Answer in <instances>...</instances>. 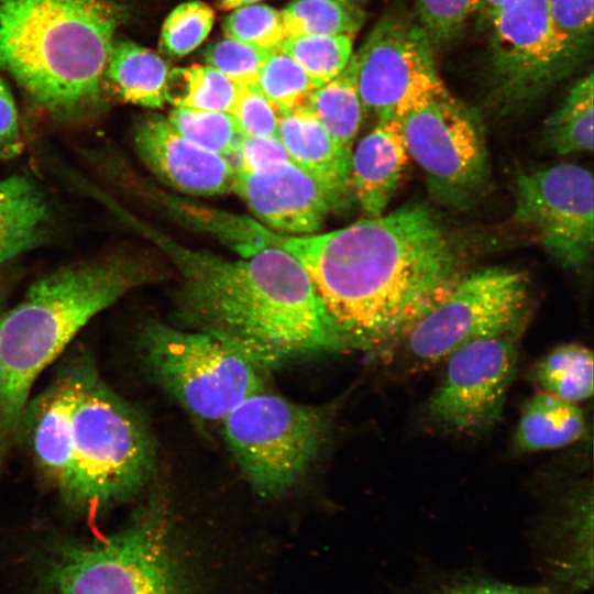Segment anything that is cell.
Returning a JSON list of instances; mask_svg holds the SVG:
<instances>
[{"mask_svg":"<svg viewBox=\"0 0 594 594\" xmlns=\"http://www.w3.org/2000/svg\"><path fill=\"white\" fill-rule=\"evenodd\" d=\"M263 240L299 261L345 348L364 352L400 343L465 274L461 246L425 202L322 233L265 229Z\"/></svg>","mask_w":594,"mask_h":594,"instance_id":"6da1fadb","label":"cell"},{"mask_svg":"<svg viewBox=\"0 0 594 594\" xmlns=\"http://www.w3.org/2000/svg\"><path fill=\"white\" fill-rule=\"evenodd\" d=\"M155 240L179 275L175 304L186 329L230 343L266 371L346 349L307 272L280 246L254 240L230 258Z\"/></svg>","mask_w":594,"mask_h":594,"instance_id":"7a4b0ae2","label":"cell"},{"mask_svg":"<svg viewBox=\"0 0 594 594\" xmlns=\"http://www.w3.org/2000/svg\"><path fill=\"white\" fill-rule=\"evenodd\" d=\"M123 18L114 0H0V69L52 114H84Z\"/></svg>","mask_w":594,"mask_h":594,"instance_id":"3957f363","label":"cell"},{"mask_svg":"<svg viewBox=\"0 0 594 594\" xmlns=\"http://www.w3.org/2000/svg\"><path fill=\"white\" fill-rule=\"evenodd\" d=\"M133 288L114 255L61 267L35 280L0 320V471L18 441L22 413L40 375L99 312Z\"/></svg>","mask_w":594,"mask_h":594,"instance_id":"277c9868","label":"cell"},{"mask_svg":"<svg viewBox=\"0 0 594 594\" xmlns=\"http://www.w3.org/2000/svg\"><path fill=\"white\" fill-rule=\"evenodd\" d=\"M155 464L152 431L139 409L112 389L89 355H78L73 408V486L66 503L98 514L139 495Z\"/></svg>","mask_w":594,"mask_h":594,"instance_id":"5b68a950","label":"cell"},{"mask_svg":"<svg viewBox=\"0 0 594 594\" xmlns=\"http://www.w3.org/2000/svg\"><path fill=\"white\" fill-rule=\"evenodd\" d=\"M169 512L158 497L118 530L67 542L46 571L47 594H188Z\"/></svg>","mask_w":594,"mask_h":594,"instance_id":"8992f818","label":"cell"},{"mask_svg":"<svg viewBox=\"0 0 594 594\" xmlns=\"http://www.w3.org/2000/svg\"><path fill=\"white\" fill-rule=\"evenodd\" d=\"M141 359L152 378L193 417L222 422L265 387L266 370L230 343L206 332L147 323Z\"/></svg>","mask_w":594,"mask_h":594,"instance_id":"52a82bcc","label":"cell"},{"mask_svg":"<svg viewBox=\"0 0 594 594\" xmlns=\"http://www.w3.org/2000/svg\"><path fill=\"white\" fill-rule=\"evenodd\" d=\"M243 475L261 496L290 490L318 457L330 409L295 403L266 388L240 403L221 422Z\"/></svg>","mask_w":594,"mask_h":594,"instance_id":"ba28073f","label":"cell"},{"mask_svg":"<svg viewBox=\"0 0 594 594\" xmlns=\"http://www.w3.org/2000/svg\"><path fill=\"white\" fill-rule=\"evenodd\" d=\"M528 305L524 274L499 266L465 273L400 343L407 360L426 369L471 341L520 332Z\"/></svg>","mask_w":594,"mask_h":594,"instance_id":"9c48e42d","label":"cell"},{"mask_svg":"<svg viewBox=\"0 0 594 594\" xmlns=\"http://www.w3.org/2000/svg\"><path fill=\"white\" fill-rule=\"evenodd\" d=\"M490 25L488 102L498 114L538 100L584 56L556 29L547 0H519Z\"/></svg>","mask_w":594,"mask_h":594,"instance_id":"30bf717a","label":"cell"},{"mask_svg":"<svg viewBox=\"0 0 594 594\" xmlns=\"http://www.w3.org/2000/svg\"><path fill=\"white\" fill-rule=\"evenodd\" d=\"M403 130L409 156L437 202L466 210L487 194L491 166L484 130L448 91L407 114Z\"/></svg>","mask_w":594,"mask_h":594,"instance_id":"8fae6325","label":"cell"},{"mask_svg":"<svg viewBox=\"0 0 594 594\" xmlns=\"http://www.w3.org/2000/svg\"><path fill=\"white\" fill-rule=\"evenodd\" d=\"M432 48L419 23L405 12L382 16L350 58L364 108L378 118L403 120L446 94Z\"/></svg>","mask_w":594,"mask_h":594,"instance_id":"7c38bea8","label":"cell"},{"mask_svg":"<svg viewBox=\"0 0 594 594\" xmlns=\"http://www.w3.org/2000/svg\"><path fill=\"white\" fill-rule=\"evenodd\" d=\"M592 173L562 163L516 177L513 220L529 229L564 270L592 261L594 244Z\"/></svg>","mask_w":594,"mask_h":594,"instance_id":"4fadbf2b","label":"cell"},{"mask_svg":"<svg viewBox=\"0 0 594 594\" xmlns=\"http://www.w3.org/2000/svg\"><path fill=\"white\" fill-rule=\"evenodd\" d=\"M519 333L471 341L449 354L443 378L426 406L428 419L460 435L495 426L516 373Z\"/></svg>","mask_w":594,"mask_h":594,"instance_id":"5bb4252c","label":"cell"},{"mask_svg":"<svg viewBox=\"0 0 594 594\" xmlns=\"http://www.w3.org/2000/svg\"><path fill=\"white\" fill-rule=\"evenodd\" d=\"M232 191L256 221L284 235L319 232L343 206L316 177L288 161L257 170H235Z\"/></svg>","mask_w":594,"mask_h":594,"instance_id":"9a60e30c","label":"cell"},{"mask_svg":"<svg viewBox=\"0 0 594 594\" xmlns=\"http://www.w3.org/2000/svg\"><path fill=\"white\" fill-rule=\"evenodd\" d=\"M78 355L65 363L47 386L30 397L18 440H24L46 482L66 504L73 486V408Z\"/></svg>","mask_w":594,"mask_h":594,"instance_id":"2e32d148","label":"cell"},{"mask_svg":"<svg viewBox=\"0 0 594 594\" xmlns=\"http://www.w3.org/2000/svg\"><path fill=\"white\" fill-rule=\"evenodd\" d=\"M133 142L145 166L177 191L201 197L232 191V164L183 136L167 118L151 116L141 120Z\"/></svg>","mask_w":594,"mask_h":594,"instance_id":"e0dca14e","label":"cell"},{"mask_svg":"<svg viewBox=\"0 0 594 594\" xmlns=\"http://www.w3.org/2000/svg\"><path fill=\"white\" fill-rule=\"evenodd\" d=\"M409 160L403 120L393 117L378 118L372 131L352 150V194L366 218L384 213Z\"/></svg>","mask_w":594,"mask_h":594,"instance_id":"ac0fdd59","label":"cell"},{"mask_svg":"<svg viewBox=\"0 0 594 594\" xmlns=\"http://www.w3.org/2000/svg\"><path fill=\"white\" fill-rule=\"evenodd\" d=\"M278 138L292 162L320 180L343 207L351 201V155L306 106L279 113Z\"/></svg>","mask_w":594,"mask_h":594,"instance_id":"d6986e66","label":"cell"},{"mask_svg":"<svg viewBox=\"0 0 594 594\" xmlns=\"http://www.w3.org/2000/svg\"><path fill=\"white\" fill-rule=\"evenodd\" d=\"M52 212L45 194L30 177L0 179V266L37 246L48 232Z\"/></svg>","mask_w":594,"mask_h":594,"instance_id":"ffe728a7","label":"cell"},{"mask_svg":"<svg viewBox=\"0 0 594 594\" xmlns=\"http://www.w3.org/2000/svg\"><path fill=\"white\" fill-rule=\"evenodd\" d=\"M169 69L154 52L128 40L114 38L103 74V82L123 100L147 108L168 102Z\"/></svg>","mask_w":594,"mask_h":594,"instance_id":"44dd1931","label":"cell"},{"mask_svg":"<svg viewBox=\"0 0 594 594\" xmlns=\"http://www.w3.org/2000/svg\"><path fill=\"white\" fill-rule=\"evenodd\" d=\"M585 432V417L575 403L540 392L522 407L514 449L519 453L559 449L579 441Z\"/></svg>","mask_w":594,"mask_h":594,"instance_id":"7402d4cb","label":"cell"},{"mask_svg":"<svg viewBox=\"0 0 594 594\" xmlns=\"http://www.w3.org/2000/svg\"><path fill=\"white\" fill-rule=\"evenodd\" d=\"M593 74L579 78L546 120L542 141L557 155L593 150Z\"/></svg>","mask_w":594,"mask_h":594,"instance_id":"603a6c76","label":"cell"},{"mask_svg":"<svg viewBox=\"0 0 594 594\" xmlns=\"http://www.w3.org/2000/svg\"><path fill=\"white\" fill-rule=\"evenodd\" d=\"M305 106L320 120L340 148L351 155L365 108L350 61L338 76L317 87Z\"/></svg>","mask_w":594,"mask_h":594,"instance_id":"cb8c5ba5","label":"cell"},{"mask_svg":"<svg viewBox=\"0 0 594 594\" xmlns=\"http://www.w3.org/2000/svg\"><path fill=\"white\" fill-rule=\"evenodd\" d=\"M593 353L579 343L561 344L546 354L534 367L532 378L542 389L575 403L593 394Z\"/></svg>","mask_w":594,"mask_h":594,"instance_id":"d4e9b609","label":"cell"},{"mask_svg":"<svg viewBox=\"0 0 594 594\" xmlns=\"http://www.w3.org/2000/svg\"><path fill=\"white\" fill-rule=\"evenodd\" d=\"M239 85L210 65L169 70L167 99L174 107L231 113Z\"/></svg>","mask_w":594,"mask_h":594,"instance_id":"484cf974","label":"cell"},{"mask_svg":"<svg viewBox=\"0 0 594 594\" xmlns=\"http://www.w3.org/2000/svg\"><path fill=\"white\" fill-rule=\"evenodd\" d=\"M286 37L350 35L359 31L363 13L346 0H296L280 11Z\"/></svg>","mask_w":594,"mask_h":594,"instance_id":"4316f807","label":"cell"},{"mask_svg":"<svg viewBox=\"0 0 594 594\" xmlns=\"http://www.w3.org/2000/svg\"><path fill=\"white\" fill-rule=\"evenodd\" d=\"M166 118L183 136L230 163L244 138L229 112L174 107Z\"/></svg>","mask_w":594,"mask_h":594,"instance_id":"83f0119b","label":"cell"},{"mask_svg":"<svg viewBox=\"0 0 594 594\" xmlns=\"http://www.w3.org/2000/svg\"><path fill=\"white\" fill-rule=\"evenodd\" d=\"M278 48L322 85L345 68L353 41L350 35H301L284 38Z\"/></svg>","mask_w":594,"mask_h":594,"instance_id":"f1b7e54d","label":"cell"},{"mask_svg":"<svg viewBox=\"0 0 594 594\" xmlns=\"http://www.w3.org/2000/svg\"><path fill=\"white\" fill-rule=\"evenodd\" d=\"M255 86L282 112L305 106L320 85L276 47L268 53Z\"/></svg>","mask_w":594,"mask_h":594,"instance_id":"f546056e","label":"cell"},{"mask_svg":"<svg viewBox=\"0 0 594 594\" xmlns=\"http://www.w3.org/2000/svg\"><path fill=\"white\" fill-rule=\"evenodd\" d=\"M213 21V10L204 2L189 1L177 6L163 23L161 48L177 58L189 54L207 38Z\"/></svg>","mask_w":594,"mask_h":594,"instance_id":"4dcf8cb0","label":"cell"},{"mask_svg":"<svg viewBox=\"0 0 594 594\" xmlns=\"http://www.w3.org/2000/svg\"><path fill=\"white\" fill-rule=\"evenodd\" d=\"M482 0H415L417 22L432 47H443L460 35Z\"/></svg>","mask_w":594,"mask_h":594,"instance_id":"1f68e13d","label":"cell"},{"mask_svg":"<svg viewBox=\"0 0 594 594\" xmlns=\"http://www.w3.org/2000/svg\"><path fill=\"white\" fill-rule=\"evenodd\" d=\"M226 37L261 48H276L285 38L280 12L265 4L237 8L223 22Z\"/></svg>","mask_w":594,"mask_h":594,"instance_id":"d6a6232c","label":"cell"},{"mask_svg":"<svg viewBox=\"0 0 594 594\" xmlns=\"http://www.w3.org/2000/svg\"><path fill=\"white\" fill-rule=\"evenodd\" d=\"M271 50L226 37L209 45L204 56L210 66L239 86H255L260 70Z\"/></svg>","mask_w":594,"mask_h":594,"instance_id":"836d02e7","label":"cell"},{"mask_svg":"<svg viewBox=\"0 0 594 594\" xmlns=\"http://www.w3.org/2000/svg\"><path fill=\"white\" fill-rule=\"evenodd\" d=\"M279 113L256 86L239 87L231 114L244 136H278Z\"/></svg>","mask_w":594,"mask_h":594,"instance_id":"e575fe53","label":"cell"},{"mask_svg":"<svg viewBox=\"0 0 594 594\" xmlns=\"http://www.w3.org/2000/svg\"><path fill=\"white\" fill-rule=\"evenodd\" d=\"M594 0H547L551 20L559 33L585 54L593 34Z\"/></svg>","mask_w":594,"mask_h":594,"instance_id":"d590c367","label":"cell"},{"mask_svg":"<svg viewBox=\"0 0 594 594\" xmlns=\"http://www.w3.org/2000/svg\"><path fill=\"white\" fill-rule=\"evenodd\" d=\"M288 161L278 136H244L231 164L235 170H257Z\"/></svg>","mask_w":594,"mask_h":594,"instance_id":"8d00e7d4","label":"cell"},{"mask_svg":"<svg viewBox=\"0 0 594 594\" xmlns=\"http://www.w3.org/2000/svg\"><path fill=\"white\" fill-rule=\"evenodd\" d=\"M426 594H554L541 586L513 585L479 576H460L439 583Z\"/></svg>","mask_w":594,"mask_h":594,"instance_id":"74e56055","label":"cell"},{"mask_svg":"<svg viewBox=\"0 0 594 594\" xmlns=\"http://www.w3.org/2000/svg\"><path fill=\"white\" fill-rule=\"evenodd\" d=\"M22 148L16 106L11 90L0 76V157L9 158Z\"/></svg>","mask_w":594,"mask_h":594,"instance_id":"f35d334b","label":"cell"},{"mask_svg":"<svg viewBox=\"0 0 594 594\" xmlns=\"http://www.w3.org/2000/svg\"><path fill=\"white\" fill-rule=\"evenodd\" d=\"M517 1L519 0H482L477 12L481 19L490 24L501 11Z\"/></svg>","mask_w":594,"mask_h":594,"instance_id":"ab89813d","label":"cell"},{"mask_svg":"<svg viewBox=\"0 0 594 594\" xmlns=\"http://www.w3.org/2000/svg\"><path fill=\"white\" fill-rule=\"evenodd\" d=\"M256 1L258 0H219V7L223 10H231L251 4Z\"/></svg>","mask_w":594,"mask_h":594,"instance_id":"60d3db41","label":"cell"},{"mask_svg":"<svg viewBox=\"0 0 594 594\" xmlns=\"http://www.w3.org/2000/svg\"><path fill=\"white\" fill-rule=\"evenodd\" d=\"M6 308H4V299H3V296L0 294V320H1V317L4 312ZM1 380H2V370H1V362H0V387H1Z\"/></svg>","mask_w":594,"mask_h":594,"instance_id":"b9f144b4","label":"cell"}]
</instances>
